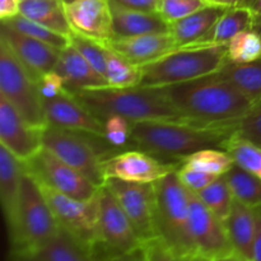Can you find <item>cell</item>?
<instances>
[{"mask_svg":"<svg viewBox=\"0 0 261 261\" xmlns=\"http://www.w3.org/2000/svg\"><path fill=\"white\" fill-rule=\"evenodd\" d=\"M181 165L206 173L223 176L234 165V161L226 150L209 148V149H201L193 153L191 155L186 157L181 162Z\"/></svg>","mask_w":261,"mask_h":261,"instance_id":"obj_32","label":"cell"},{"mask_svg":"<svg viewBox=\"0 0 261 261\" xmlns=\"http://www.w3.org/2000/svg\"><path fill=\"white\" fill-rule=\"evenodd\" d=\"M105 45L137 66L153 63L177 48L171 33L112 37Z\"/></svg>","mask_w":261,"mask_h":261,"instance_id":"obj_19","label":"cell"},{"mask_svg":"<svg viewBox=\"0 0 261 261\" xmlns=\"http://www.w3.org/2000/svg\"><path fill=\"white\" fill-rule=\"evenodd\" d=\"M161 91L186 122L205 126H233L256 105L217 73Z\"/></svg>","mask_w":261,"mask_h":261,"instance_id":"obj_1","label":"cell"},{"mask_svg":"<svg viewBox=\"0 0 261 261\" xmlns=\"http://www.w3.org/2000/svg\"><path fill=\"white\" fill-rule=\"evenodd\" d=\"M40 189L60 228L68 232L89 257L98 234V194L89 200H78L46 186L40 185Z\"/></svg>","mask_w":261,"mask_h":261,"instance_id":"obj_9","label":"cell"},{"mask_svg":"<svg viewBox=\"0 0 261 261\" xmlns=\"http://www.w3.org/2000/svg\"><path fill=\"white\" fill-rule=\"evenodd\" d=\"M43 107L47 124L51 126L86 133L106 139L103 121L94 116L69 92L59 94L54 98L43 99Z\"/></svg>","mask_w":261,"mask_h":261,"instance_id":"obj_16","label":"cell"},{"mask_svg":"<svg viewBox=\"0 0 261 261\" xmlns=\"http://www.w3.org/2000/svg\"><path fill=\"white\" fill-rule=\"evenodd\" d=\"M2 22L10 25L15 31L23 33V35L42 41V42L54 46V47L59 48V50H64V48L70 45L69 36L61 35V33L55 32V31L50 30V28L40 24V23L33 22V20L28 19L27 17L20 14V13L14 15V17L9 18V19L2 20Z\"/></svg>","mask_w":261,"mask_h":261,"instance_id":"obj_31","label":"cell"},{"mask_svg":"<svg viewBox=\"0 0 261 261\" xmlns=\"http://www.w3.org/2000/svg\"><path fill=\"white\" fill-rule=\"evenodd\" d=\"M27 261H91L81 245L64 229Z\"/></svg>","mask_w":261,"mask_h":261,"instance_id":"obj_28","label":"cell"},{"mask_svg":"<svg viewBox=\"0 0 261 261\" xmlns=\"http://www.w3.org/2000/svg\"><path fill=\"white\" fill-rule=\"evenodd\" d=\"M0 144L17 160L25 162L43 148L42 130L25 121L19 112L0 96Z\"/></svg>","mask_w":261,"mask_h":261,"instance_id":"obj_15","label":"cell"},{"mask_svg":"<svg viewBox=\"0 0 261 261\" xmlns=\"http://www.w3.org/2000/svg\"><path fill=\"white\" fill-rule=\"evenodd\" d=\"M37 86L38 91H40L43 99L54 98V97L59 96V94H63L65 92H68L65 89V84H64L63 78L55 70L41 76L40 81L37 82Z\"/></svg>","mask_w":261,"mask_h":261,"instance_id":"obj_42","label":"cell"},{"mask_svg":"<svg viewBox=\"0 0 261 261\" xmlns=\"http://www.w3.org/2000/svg\"><path fill=\"white\" fill-rule=\"evenodd\" d=\"M129 217L143 245L157 239L154 213V185L106 178L103 184Z\"/></svg>","mask_w":261,"mask_h":261,"instance_id":"obj_12","label":"cell"},{"mask_svg":"<svg viewBox=\"0 0 261 261\" xmlns=\"http://www.w3.org/2000/svg\"><path fill=\"white\" fill-rule=\"evenodd\" d=\"M256 216V231H255L252 261H261V208H254Z\"/></svg>","mask_w":261,"mask_h":261,"instance_id":"obj_45","label":"cell"},{"mask_svg":"<svg viewBox=\"0 0 261 261\" xmlns=\"http://www.w3.org/2000/svg\"><path fill=\"white\" fill-rule=\"evenodd\" d=\"M227 9L228 8L205 5L188 17L171 23V35L175 38L177 48L195 45L212 30Z\"/></svg>","mask_w":261,"mask_h":261,"instance_id":"obj_24","label":"cell"},{"mask_svg":"<svg viewBox=\"0 0 261 261\" xmlns=\"http://www.w3.org/2000/svg\"><path fill=\"white\" fill-rule=\"evenodd\" d=\"M234 135L261 148V101L237 122Z\"/></svg>","mask_w":261,"mask_h":261,"instance_id":"obj_38","label":"cell"},{"mask_svg":"<svg viewBox=\"0 0 261 261\" xmlns=\"http://www.w3.org/2000/svg\"><path fill=\"white\" fill-rule=\"evenodd\" d=\"M226 152L234 161V165L257 176L261 180V148L233 135L227 143Z\"/></svg>","mask_w":261,"mask_h":261,"instance_id":"obj_35","label":"cell"},{"mask_svg":"<svg viewBox=\"0 0 261 261\" xmlns=\"http://www.w3.org/2000/svg\"><path fill=\"white\" fill-rule=\"evenodd\" d=\"M208 5H217L223 8H234L241 7L244 0H204Z\"/></svg>","mask_w":261,"mask_h":261,"instance_id":"obj_46","label":"cell"},{"mask_svg":"<svg viewBox=\"0 0 261 261\" xmlns=\"http://www.w3.org/2000/svg\"><path fill=\"white\" fill-rule=\"evenodd\" d=\"M217 74L255 103L261 101V59L246 64L226 60Z\"/></svg>","mask_w":261,"mask_h":261,"instance_id":"obj_27","label":"cell"},{"mask_svg":"<svg viewBox=\"0 0 261 261\" xmlns=\"http://www.w3.org/2000/svg\"><path fill=\"white\" fill-rule=\"evenodd\" d=\"M20 2H22V0H20Z\"/></svg>","mask_w":261,"mask_h":261,"instance_id":"obj_54","label":"cell"},{"mask_svg":"<svg viewBox=\"0 0 261 261\" xmlns=\"http://www.w3.org/2000/svg\"><path fill=\"white\" fill-rule=\"evenodd\" d=\"M111 14L112 37L171 33V23L166 20L160 13L125 9L111 4Z\"/></svg>","mask_w":261,"mask_h":261,"instance_id":"obj_22","label":"cell"},{"mask_svg":"<svg viewBox=\"0 0 261 261\" xmlns=\"http://www.w3.org/2000/svg\"><path fill=\"white\" fill-rule=\"evenodd\" d=\"M73 96L101 121L112 115H119L130 122L149 120L185 121L161 88H114L107 86L84 89Z\"/></svg>","mask_w":261,"mask_h":261,"instance_id":"obj_3","label":"cell"},{"mask_svg":"<svg viewBox=\"0 0 261 261\" xmlns=\"http://www.w3.org/2000/svg\"><path fill=\"white\" fill-rule=\"evenodd\" d=\"M19 13L55 32L70 35L71 27L61 0H22Z\"/></svg>","mask_w":261,"mask_h":261,"instance_id":"obj_26","label":"cell"},{"mask_svg":"<svg viewBox=\"0 0 261 261\" xmlns=\"http://www.w3.org/2000/svg\"><path fill=\"white\" fill-rule=\"evenodd\" d=\"M106 46V45H105ZM106 79L114 88H133L139 87L142 70L106 46Z\"/></svg>","mask_w":261,"mask_h":261,"instance_id":"obj_30","label":"cell"},{"mask_svg":"<svg viewBox=\"0 0 261 261\" xmlns=\"http://www.w3.org/2000/svg\"><path fill=\"white\" fill-rule=\"evenodd\" d=\"M142 240L114 194L101 186L98 191V234L91 261H109L140 251Z\"/></svg>","mask_w":261,"mask_h":261,"instance_id":"obj_7","label":"cell"},{"mask_svg":"<svg viewBox=\"0 0 261 261\" xmlns=\"http://www.w3.org/2000/svg\"><path fill=\"white\" fill-rule=\"evenodd\" d=\"M109 261H144V259H143L142 250H140V251L133 252V254H129V255H124V256H120V257H115V259L109 260Z\"/></svg>","mask_w":261,"mask_h":261,"instance_id":"obj_48","label":"cell"},{"mask_svg":"<svg viewBox=\"0 0 261 261\" xmlns=\"http://www.w3.org/2000/svg\"><path fill=\"white\" fill-rule=\"evenodd\" d=\"M180 259H181V257H180ZM181 261H212V260L206 259V257L201 256V255H193V256L184 257V259H181Z\"/></svg>","mask_w":261,"mask_h":261,"instance_id":"obj_51","label":"cell"},{"mask_svg":"<svg viewBox=\"0 0 261 261\" xmlns=\"http://www.w3.org/2000/svg\"><path fill=\"white\" fill-rule=\"evenodd\" d=\"M23 173L24 170L22 162L2 145L0 147V195H2V205L9 236L14 233L19 218Z\"/></svg>","mask_w":261,"mask_h":261,"instance_id":"obj_20","label":"cell"},{"mask_svg":"<svg viewBox=\"0 0 261 261\" xmlns=\"http://www.w3.org/2000/svg\"><path fill=\"white\" fill-rule=\"evenodd\" d=\"M142 255L144 261H181L180 257L171 251L158 237L143 245Z\"/></svg>","mask_w":261,"mask_h":261,"instance_id":"obj_41","label":"cell"},{"mask_svg":"<svg viewBox=\"0 0 261 261\" xmlns=\"http://www.w3.org/2000/svg\"><path fill=\"white\" fill-rule=\"evenodd\" d=\"M233 126H205L186 121L130 122V139L138 149L158 160L178 161L201 149L226 150L227 143L234 135Z\"/></svg>","mask_w":261,"mask_h":261,"instance_id":"obj_2","label":"cell"},{"mask_svg":"<svg viewBox=\"0 0 261 261\" xmlns=\"http://www.w3.org/2000/svg\"><path fill=\"white\" fill-rule=\"evenodd\" d=\"M60 231L58 221L40 185L24 171L22 201L14 233L9 236L14 259L30 260Z\"/></svg>","mask_w":261,"mask_h":261,"instance_id":"obj_6","label":"cell"},{"mask_svg":"<svg viewBox=\"0 0 261 261\" xmlns=\"http://www.w3.org/2000/svg\"><path fill=\"white\" fill-rule=\"evenodd\" d=\"M20 0H0V18L2 20L9 19L19 14Z\"/></svg>","mask_w":261,"mask_h":261,"instance_id":"obj_44","label":"cell"},{"mask_svg":"<svg viewBox=\"0 0 261 261\" xmlns=\"http://www.w3.org/2000/svg\"><path fill=\"white\" fill-rule=\"evenodd\" d=\"M189 200L190 232L198 255L216 261L233 254L224 222L209 211L196 193L191 190H189Z\"/></svg>","mask_w":261,"mask_h":261,"instance_id":"obj_13","label":"cell"},{"mask_svg":"<svg viewBox=\"0 0 261 261\" xmlns=\"http://www.w3.org/2000/svg\"><path fill=\"white\" fill-rule=\"evenodd\" d=\"M196 195L208 206L209 211L213 212L223 222L226 221L234 200L226 176H219L211 185L196 193Z\"/></svg>","mask_w":261,"mask_h":261,"instance_id":"obj_33","label":"cell"},{"mask_svg":"<svg viewBox=\"0 0 261 261\" xmlns=\"http://www.w3.org/2000/svg\"><path fill=\"white\" fill-rule=\"evenodd\" d=\"M227 60V46H185L173 50L163 58L140 66L139 87H161L184 83L201 76L212 75Z\"/></svg>","mask_w":261,"mask_h":261,"instance_id":"obj_5","label":"cell"},{"mask_svg":"<svg viewBox=\"0 0 261 261\" xmlns=\"http://www.w3.org/2000/svg\"><path fill=\"white\" fill-rule=\"evenodd\" d=\"M224 176L234 199L251 208H261V180L257 176L237 165L232 166Z\"/></svg>","mask_w":261,"mask_h":261,"instance_id":"obj_29","label":"cell"},{"mask_svg":"<svg viewBox=\"0 0 261 261\" xmlns=\"http://www.w3.org/2000/svg\"><path fill=\"white\" fill-rule=\"evenodd\" d=\"M216 261H250V260H246V259H244V257H241V256H239V255L237 254H231V255H228V256H226V257H222V259H218V260H216Z\"/></svg>","mask_w":261,"mask_h":261,"instance_id":"obj_49","label":"cell"},{"mask_svg":"<svg viewBox=\"0 0 261 261\" xmlns=\"http://www.w3.org/2000/svg\"><path fill=\"white\" fill-rule=\"evenodd\" d=\"M252 30L257 33L261 37V14L254 18V24H252Z\"/></svg>","mask_w":261,"mask_h":261,"instance_id":"obj_50","label":"cell"},{"mask_svg":"<svg viewBox=\"0 0 261 261\" xmlns=\"http://www.w3.org/2000/svg\"><path fill=\"white\" fill-rule=\"evenodd\" d=\"M64 3V5H69V4H73V3L76 2H81V0H61Z\"/></svg>","mask_w":261,"mask_h":261,"instance_id":"obj_52","label":"cell"},{"mask_svg":"<svg viewBox=\"0 0 261 261\" xmlns=\"http://www.w3.org/2000/svg\"><path fill=\"white\" fill-rule=\"evenodd\" d=\"M224 226L234 254L252 261V247L256 231L255 209L234 199Z\"/></svg>","mask_w":261,"mask_h":261,"instance_id":"obj_23","label":"cell"},{"mask_svg":"<svg viewBox=\"0 0 261 261\" xmlns=\"http://www.w3.org/2000/svg\"><path fill=\"white\" fill-rule=\"evenodd\" d=\"M178 170V168H177ZM177 170L153 182L154 213L158 239L178 257L198 255L190 232L189 189L178 177Z\"/></svg>","mask_w":261,"mask_h":261,"instance_id":"obj_4","label":"cell"},{"mask_svg":"<svg viewBox=\"0 0 261 261\" xmlns=\"http://www.w3.org/2000/svg\"><path fill=\"white\" fill-rule=\"evenodd\" d=\"M241 7L247 8L254 14V18L261 14V0H244Z\"/></svg>","mask_w":261,"mask_h":261,"instance_id":"obj_47","label":"cell"},{"mask_svg":"<svg viewBox=\"0 0 261 261\" xmlns=\"http://www.w3.org/2000/svg\"><path fill=\"white\" fill-rule=\"evenodd\" d=\"M261 59V37L254 30L240 32L227 45V60L237 64Z\"/></svg>","mask_w":261,"mask_h":261,"instance_id":"obj_34","label":"cell"},{"mask_svg":"<svg viewBox=\"0 0 261 261\" xmlns=\"http://www.w3.org/2000/svg\"><path fill=\"white\" fill-rule=\"evenodd\" d=\"M0 96L4 97L32 126H48L37 82L0 38Z\"/></svg>","mask_w":261,"mask_h":261,"instance_id":"obj_8","label":"cell"},{"mask_svg":"<svg viewBox=\"0 0 261 261\" xmlns=\"http://www.w3.org/2000/svg\"><path fill=\"white\" fill-rule=\"evenodd\" d=\"M55 71L60 74L65 89L70 94H75L84 89L109 86L107 79L97 73L93 66L70 45L61 51Z\"/></svg>","mask_w":261,"mask_h":261,"instance_id":"obj_21","label":"cell"},{"mask_svg":"<svg viewBox=\"0 0 261 261\" xmlns=\"http://www.w3.org/2000/svg\"><path fill=\"white\" fill-rule=\"evenodd\" d=\"M83 133L51 126L42 130L43 148L86 176L94 185L103 186V154L83 137Z\"/></svg>","mask_w":261,"mask_h":261,"instance_id":"obj_10","label":"cell"},{"mask_svg":"<svg viewBox=\"0 0 261 261\" xmlns=\"http://www.w3.org/2000/svg\"><path fill=\"white\" fill-rule=\"evenodd\" d=\"M254 14L245 7L228 8L206 35L195 45H228L229 41L240 32L252 30ZM191 45V46H195Z\"/></svg>","mask_w":261,"mask_h":261,"instance_id":"obj_25","label":"cell"},{"mask_svg":"<svg viewBox=\"0 0 261 261\" xmlns=\"http://www.w3.org/2000/svg\"><path fill=\"white\" fill-rule=\"evenodd\" d=\"M64 7L71 31L102 43L112 38L110 0H81Z\"/></svg>","mask_w":261,"mask_h":261,"instance_id":"obj_18","label":"cell"},{"mask_svg":"<svg viewBox=\"0 0 261 261\" xmlns=\"http://www.w3.org/2000/svg\"><path fill=\"white\" fill-rule=\"evenodd\" d=\"M22 166L37 184L78 200L93 199L99 191V186L94 185L75 168L59 160L46 148L23 162Z\"/></svg>","mask_w":261,"mask_h":261,"instance_id":"obj_11","label":"cell"},{"mask_svg":"<svg viewBox=\"0 0 261 261\" xmlns=\"http://www.w3.org/2000/svg\"><path fill=\"white\" fill-rule=\"evenodd\" d=\"M105 138L112 147H124L130 139V121L119 115H112L103 121Z\"/></svg>","mask_w":261,"mask_h":261,"instance_id":"obj_39","label":"cell"},{"mask_svg":"<svg viewBox=\"0 0 261 261\" xmlns=\"http://www.w3.org/2000/svg\"><path fill=\"white\" fill-rule=\"evenodd\" d=\"M14 261H27V260H24V259H15Z\"/></svg>","mask_w":261,"mask_h":261,"instance_id":"obj_53","label":"cell"},{"mask_svg":"<svg viewBox=\"0 0 261 261\" xmlns=\"http://www.w3.org/2000/svg\"><path fill=\"white\" fill-rule=\"evenodd\" d=\"M178 177L182 181L184 185L189 189V190L194 191V193H199L206 186L211 185L213 181H216L219 176L213 175V173H206L203 171L195 170V168L188 167V166L180 165L177 170Z\"/></svg>","mask_w":261,"mask_h":261,"instance_id":"obj_40","label":"cell"},{"mask_svg":"<svg viewBox=\"0 0 261 261\" xmlns=\"http://www.w3.org/2000/svg\"><path fill=\"white\" fill-rule=\"evenodd\" d=\"M204 0H160L158 13L170 23L188 17L191 13L204 8Z\"/></svg>","mask_w":261,"mask_h":261,"instance_id":"obj_37","label":"cell"},{"mask_svg":"<svg viewBox=\"0 0 261 261\" xmlns=\"http://www.w3.org/2000/svg\"><path fill=\"white\" fill-rule=\"evenodd\" d=\"M2 40L9 46L18 60L30 71L36 82L41 76L55 70L63 50L47 45L40 40L18 32L2 22Z\"/></svg>","mask_w":261,"mask_h":261,"instance_id":"obj_17","label":"cell"},{"mask_svg":"<svg viewBox=\"0 0 261 261\" xmlns=\"http://www.w3.org/2000/svg\"><path fill=\"white\" fill-rule=\"evenodd\" d=\"M70 46H73L92 66L97 73L106 78V46L99 41L71 31L69 35Z\"/></svg>","mask_w":261,"mask_h":261,"instance_id":"obj_36","label":"cell"},{"mask_svg":"<svg viewBox=\"0 0 261 261\" xmlns=\"http://www.w3.org/2000/svg\"><path fill=\"white\" fill-rule=\"evenodd\" d=\"M181 162H162L143 150H127L103 160L105 178H120L129 182L153 184L177 170Z\"/></svg>","mask_w":261,"mask_h":261,"instance_id":"obj_14","label":"cell"},{"mask_svg":"<svg viewBox=\"0 0 261 261\" xmlns=\"http://www.w3.org/2000/svg\"><path fill=\"white\" fill-rule=\"evenodd\" d=\"M110 3L125 9L149 13H158L160 8V0H110Z\"/></svg>","mask_w":261,"mask_h":261,"instance_id":"obj_43","label":"cell"}]
</instances>
